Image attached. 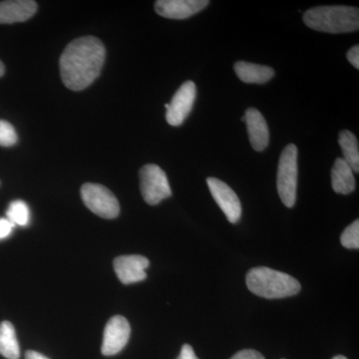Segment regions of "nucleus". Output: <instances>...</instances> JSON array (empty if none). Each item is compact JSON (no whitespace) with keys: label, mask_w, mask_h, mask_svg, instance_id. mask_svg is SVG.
I'll use <instances>...</instances> for the list:
<instances>
[{"label":"nucleus","mask_w":359,"mask_h":359,"mask_svg":"<svg viewBox=\"0 0 359 359\" xmlns=\"http://www.w3.org/2000/svg\"><path fill=\"white\" fill-rule=\"evenodd\" d=\"M208 0H158L156 13L170 20H186L209 6Z\"/></svg>","instance_id":"11"},{"label":"nucleus","mask_w":359,"mask_h":359,"mask_svg":"<svg viewBox=\"0 0 359 359\" xmlns=\"http://www.w3.org/2000/svg\"><path fill=\"white\" fill-rule=\"evenodd\" d=\"M236 74L245 83L264 84L275 76V70L269 66L238 61L233 65Z\"/></svg>","instance_id":"14"},{"label":"nucleus","mask_w":359,"mask_h":359,"mask_svg":"<svg viewBox=\"0 0 359 359\" xmlns=\"http://www.w3.org/2000/svg\"><path fill=\"white\" fill-rule=\"evenodd\" d=\"M81 198L90 211L101 218L111 219L119 216V202L106 187L99 184H84L81 188Z\"/></svg>","instance_id":"5"},{"label":"nucleus","mask_w":359,"mask_h":359,"mask_svg":"<svg viewBox=\"0 0 359 359\" xmlns=\"http://www.w3.org/2000/svg\"><path fill=\"white\" fill-rule=\"evenodd\" d=\"M131 327L128 320L122 316H115L106 325L104 330L103 355L111 356L119 353L128 344Z\"/></svg>","instance_id":"9"},{"label":"nucleus","mask_w":359,"mask_h":359,"mask_svg":"<svg viewBox=\"0 0 359 359\" xmlns=\"http://www.w3.org/2000/svg\"><path fill=\"white\" fill-rule=\"evenodd\" d=\"M37 11V4L32 0H8L0 2V25L25 22Z\"/></svg>","instance_id":"13"},{"label":"nucleus","mask_w":359,"mask_h":359,"mask_svg":"<svg viewBox=\"0 0 359 359\" xmlns=\"http://www.w3.org/2000/svg\"><path fill=\"white\" fill-rule=\"evenodd\" d=\"M297 146L290 144L283 149L278 167V192L283 204L287 208L294 207L297 202V176H299V165H297Z\"/></svg>","instance_id":"4"},{"label":"nucleus","mask_w":359,"mask_h":359,"mask_svg":"<svg viewBox=\"0 0 359 359\" xmlns=\"http://www.w3.org/2000/svg\"><path fill=\"white\" fill-rule=\"evenodd\" d=\"M177 359H199L196 355L193 347L190 344H184L182 347L181 353H180L179 358Z\"/></svg>","instance_id":"24"},{"label":"nucleus","mask_w":359,"mask_h":359,"mask_svg":"<svg viewBox=\"0 0 359 359\" xmlns=\"http://www.w3.org/2000/svg\"><path fill=\"white\" fill-rule=\"evenodd\" d=\"M340 243L346 249H359V221L355 219L341 233Z\"/></svg>","instance_id":"19"},{"label":"nucleus","mask_w":359,"mask_h":359,"mask_svg":"<svg viewBox=\"0 0 359 359\" xmlns=\"http://www.w3.org/2000/svg\"><path fill=\"white\" fill-rule=\"evenodd\" d=\"M207 184L212 198L226 215L228 221L231 224L238 223L242 217V204L237 194L230 186L217 178H208Z\"/></svg>","instance_id":"8"},{"label":"nucleus","mask_w":359,"mask_h":359,"mask_svg":"<svg viewBox=\"0 0 359 359\" xmlns=\"http://www.w3.org/2000/svg\"><path fill=\"white\" fill-rule=\"evenodd\" d=\"M139 176L142 196L147 204L158 205L171 197L172 190L167 175L157 165L147 164L142 167Z\"/></svg>","instance_id":"6"},{"label":"nucleus","mask_w":359,"mask_h":359,"mask_svg":"<svg viewBox=\"0 0 359 359\" xmlns=\"http://www.w3.org/2000/svg\"><path fill=\"white\" fill-rule=\"evenodd\" d=\"M0 354L7 359L20 358V344L15 328L9 321L0 323Z\"/></svg>","instance_id":"16"},{"label":"nucleus","mask_w":359,"mask_h":359,"mask_svg":"<svg viewBox=\"0 0 359 359\" xmlns=\"http://www.w3.org/2000/svg\"><path fill=\"white\" fill-rule=\"evenodd\" d=\"M105 57V46L100 39L84 36L73 40L59 62L63 83L73 91L86 89L100 75Z\"/></svg>","instance_id":"1"},{"label":"nucleus","mask_w":359,"mask_h":359,"mask_svg":"<svg viewBox=\"0 0 359 359\" xmlns=\"http://www.w3.org/2000/svg\"><path fill=\"white\" fill-rule=\"evenodd\" d=\"M231 359H264L263 354L254 349H244L238 351Z\"/></svg>","instance_id":"21"},{"label":"nucleus","mask_w":359,"mask_h":359,"mask_svg":"<svg viewBox=\"0 0 359 359\" xmlns=\"http://www.w3.org/2000/svg\"><path fill=\"white\" fill-rule=\"evenodd\" d=\"M116 275L124 285L142 282L147 278L149 259L140 255H130L116 257L114 263Z\"/></svg>","instance_id":"10"},{"label":"nucleus","mask_w":359,"mask_h":359,"mask_svg":"<svg viewBox=\"0 0 359 359\" xmlns=\"http://www.w3.org/2000/svg\"><path fill=\"white\" fill-rule=\"evenodd\" d=\"M4 71H6V68H4V63L0 61V77L4 76Z\"/></svg>","instance_id":"26"},{"label":"nucleus","mask_w":359,"mask_h":359,"mask_svg":"<svg viewBox=\"0 0 359 359\" xmlns=\"http://www.w3.org/2000/svg\"><path fill=\"white\" fill-rule=\"evenodd\" d=\"M304 22L316 32L347 33L358 32L359 11L344 6H318L304 14Z\"/></svg>","instance_id":"3"},{"label":"nucleus","mask_w":359,"mask_h":359,"mask_svg":"<svg viewBox=\"0 0 359 359\" xmlns=\"http://www.w3.org/2000/svg\"><path fill=\"white\" fill-rule=\"evenodd\" d=\"M244 117L245 124H247L248 133H249L250 145L257 152H262L269 145L268 123L264 119L263 114L256 108H249L245 111Z\"/></svg>","instance_id":"12"},{"label":"nucleus","mask_w":359,"mask_h":359,"mask_svg":"<svg viewBox=\"0 0 359 359\" xmlns=\"http://www.w3.org/2000/svg\"><path fill=\"white\" fill-rule=\"evenodd\" d=\"M6 217L14 226H28L30 222L29 208L23 201H14L7 209Z\"/></svg>","instance_id":"18"},{"label":"nucleus","mask_w":359,"mask_h":359,"mask_svg":"<svg viewBox=\"0 0 359 359\" xmlns=\"http://www.w3.org/2000/svg\"><path fill=\"white\" fill-rule=\"evenodd\" d=\"M332 359H347V358H346V356H344V355H337V356H334V358Z\"/></svg>","instance_id":"27"},{"label":"nucleus","mask_w":359,"mask_h":359,"mask_svg":"<svg viewBox=\"0 0 359 359\" xmlns=\"http://www.w3.org/2000/svg\"><path fill=\"white\" fill-rule=\"evenodd\" d=\"M18 137L11 123L0 120V146L11 147L18 143Z\"/></svg>","instance_id":"20"},{"label":"nucleus","mask_w":359,"mask_h":359,"mask_svg":"<svg viewBox=\"0 0 359 359\" xmlns=\"http://www.w3.org/2000/svg\"><path fill=\"white\" fill-rule=\"evenodd\" d=\"M353 173V169L342 158L335 160L332 170V184L335 193L348 195L353 192L355 189Z\"/></svg>","instance_id":"15"},{"label":"nucleus","mask_w":359,"mask_h":359,"mask_svg":"<svg viewBox=\"0 0 359 359\" xmlns=\"http://www.w3.org/2000/svg\"><path fill=\"white\" fill-rule=\"evenodd\" d=\"M14 224L7 219H0V240H4L11 235L14 229Z\"/></svg>","instance_id":"22"},{"label":"nucleus","mask_w":359,"mask_h":359,"mask_svg":"<svg viewBox=\"0 0 359 359\" xmlns=\"http://www.w3.org/2000/svg\"><path fill=\"white\" fill-rule=\"evenodd\" d=\"M245 283L250 292L268 299L292 297L302 290L301 283L294 276L266 266L250 269Z\"/></svg>","instance_id":"2"},{"label":"nucleus","mask_w":359,"mask_h":359,"mask_svg":"<svg viewBox=\"0 0 359 359\" xmlns=\"http://www.w3.org/2000/svg\"><path fill=\"white\" fill-rule=\"evenodd\" d=\"M347 60L351 62V65L355 67L356 69H359V46L351 47L346 54Z\"/></svg>","instance_id":"23"},{"label":"nucleus","mask_w":359,"mask_h":359,"mask_svg":"<svg viewBox=\"0 0 359 359\" xmlns=\"http://www.w3.org/2000/svg\"><path fill=\"white\" fill-rule=\"evenodd\" d=\"M197 87L193 81H187L177 90L170 104H166V120L171 126L183 124L195 104Z\"/></svg>","instance_id":"7"},{"label":"nucleus","mask_w":359,"mask_h":359,"mask_svg":"<svg viewBox=\"0 0 359 359\" xmlns=\"http://www.w3.org/2000/svg\"><path fill=\"white\" fill-rule=\"evenodd\" d=\"M25 359H49L44 356L43 354L37 353L34 351H28L25 354Z\"/></svg>","instance_id":"25"},{"label":"nucleus","mask_w":359,"mask_h":359,"mask_svg":"<svg viewBox=\"0 0 359 359\" xmlns=\"http://www.w3.org/2000/svg\"><path fill=\"white\" fill-rule=\"evenodd\" d=\"M339 144L341 148L342 154H344L342 159L346 161L353 172L358 173L359 149L355 135L351 133L348 130H344L339 133Z\"/></svg>","instance_id":"17"}]
</instances>
